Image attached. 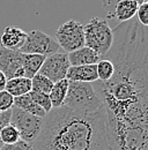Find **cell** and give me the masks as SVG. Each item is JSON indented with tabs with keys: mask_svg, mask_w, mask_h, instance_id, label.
<instances>
[{
	"mask_svg": "<svg viewBox=\"0 0 148 150\" xmlns=\"http://www.w3.org/2000/svg\"><path fill=\"white\" fill-rule=\"evenodd\" d=\"M0 137L4 144H14L21 140L18 131L11 124L0 129Z\"/></svg>",
	"mask_w": 148,
	"mask_h": 150,
	"instance_id": "obj_20",
	"label": "cell"
},
{
	"mask_svg": "<svg viewBox=\"0 0 148 150\" xmlns=\"http://www.w3.org/2000/svg\"><path fill=\"white\" fill-rule=\"evenodd\" d=\"M4 146V143H2V141H1V137H0V148Z\"/></svg>",
	"mask_w": 148,
	"mask_h": 150,
	"instance_id": "obj_28",
	"label": "cell"
},
{
	"mask_svg": "<svg viewBox=\"0 0 148 150\" xmlns=\"http://www.w3.org/2000/svg\"><path fill=\"white\" fill-rule=\"evenodd\" d=\"M0 46H1V45H0Z\"/></svg>",
	"mask_w": 148,
	"mask_h": 150,
	"instance_id": "obj_29",
	"label": "cell"
},
{
	"mask_svg": "<svg viewBox=\"0 0 148 150\" xmlns=\"http://www.w3.org/2000/svg\"><path fill=\"white\" fill-rule=\"evenodd\" d=\"M31 146L33 150H110L103 106L96 111L52 109Z\"/></svg>",
	"mask_w": 148,
	"mask_h": 150,
	"instance_id": "obj_2",
	"label": "cell"
},
{
	"mask_svg": "<svg viewBox=\"0 0 148 150\" xmlns=\"http://www.w3.org/2000/svg\"><path fill=\"white\" fill-rule=\"evenodd\" d=\"M6 82H7V79L6 76L4 75V73L0 71V91L5 90V87H6Z\"/></svg>",
	"mask_w": 148,
	"mask_h": 150,
	"instance_id": "obj_27",
	"label": "cell"
},
{
	"mask_svg": "<svg viewBox=\"0 0 148 150\" xmlns=\"http://www.w3.org/2000/svg\"><path fill=\"white\" fill-rule=\"evenodd\" d=\"M29 96L31 97V99L36 103L38 106H41L46 113H49L53 108L50 100V97L48 94H43V93H38V91H34L31 90L29 93Z\"/></svg>",
	"mask_w": 148,
	"mask_h": 150,
	"instance_id": "obj_21",
	"label": "cell"
},
{
	"mask_svg": "<svg viewBox=\"0 0 148 150\" xmlns=\"http://www.w3.org/2000/svg\"><path fill=\"white\" fill-rule=\"evenodd\" d=\"M85 46L105 56L112 45L113 33L105 20L92 18L83 25Z\"/></svg>",
	"mask_w": 148,
	"mask_h": 150,
	"instance_id": "obj_4",
	"label": "cell"
},
{
	"mask_svg": "<svg viewBox=\"0 0 148 150\" xmlns=\"http://www.w3.org/2000/svg\"><path fill=\"white\" fill-rule=\"evenodd\" d=\"M14 106V97L6 90L0 91V111L12 110Z\"/></svg>",
	"mask_w": 148,
	"mask_h": 150,
	"instance_id": "obj_22",
	"label": "cell"
},
{
	"mask_svg": "<svg viewBox=\"0 0 148 150\" xmlns=\"http://www.w3.org/2000/svg\"><path fill=\"white\" fill-rule=\"evenodd\" d=\"M63 106L81 111H96L102 108V102L92 83L68 81Z\"/></svg>",
	"mask_w": 148,
	"mask_h": 150,
	"instance_id": "obj_3",
	"label": "cell"
},
{
	"mask_svg": "<svg viewBox=\"0 0 148 150\" xmlns=\"http://www.w3.org/2000/svg\"><path fill=\"white\" fill-rule=\"evenodd\" d=\"M44 118H39L30 113L24 112L18 108H12L11 125H13L20 133L22 141L33 143L39 135Z\"/></svg>",
	"mask_w": 148,
	"mask_h": 150,
	"instance_id": "obj_5",
	"label": "cell"
},
{
	"mask_svg": "<svg viewBox=\"0 0 148 150\" xmlns=\"http://www.w3.org/2000/svg\"><path fill=\"white\" fill-rule=\"evenodd\" d=\"M11 117H12V110L0 111V129L11 124Z\"/></svg>",
	"mask_w": 148,
	"mask_h": 150,
	"instance_id": "obj_26",
	"label": "cell"
},
{
	"mask_svg": "<svg viewBox=\"0 0 148 150\" xmlns=\"http://www.w3.org/2000/svg\"><path fill=\"white\" fill-rule=\"evenodd\" d=\"M67 56H68L71 66L96 65L102 59V56H100L96 51H94L87 46H83L79 50L70 52V53H67Z\"/></svg>",
	"mask_w": 148,
	"mask_h": 150,
	"instance_id": "obj_13",
	"label": "cell"
},
{
	"mask_svg": "<svg viewBox=\"0 0 148 150\" xmlns=\"http://www.w3.org/2000/svg\"><path fill=\"white\" fill-rule=\"evenodd\" d=\"M27 39V33L18 27H6L0 36V45L5 49L18 51Z\"/></svg>",
	"mask_w": 148,
	"mask_h": 150,
	"instance_id": "obj_10",
	"label": "cell"
},
{
	"mask_svg": "<svg viewBox=\"0 0 148 150\" xmlns=\"http://www.w3.org/2000/svg\"><path fill=\"white\" fill-rule=\"evenodd\" d=\"M108 53L110 80L92 83L107 118L110 150H148V28L137 18L117 24Z\"/></svg>",
	"mask_w": 148,
	"mask_h": 150,
	"instance_id": "obj_1",
	"label": "cell"
},
{
	"mask_svg": "<svg viewBox=\"0 0 148 150\" xmlns=\"http://www.w3.org/2000/svg\"><path fill=\"white\" fill-rule=\"evenodd\" d=\"M0 150H33V146L31 143L20 140L14 144H4Z\"/></svg>",
	"mask_w": 148,
	"mask_h": 150,
	"instance_id": "obj_25",
	"label": "cell"
},
{
	"mask_svg": "<svg viewBox=\"0 0 148 150\" xmlns=\"http://www.w3.org/2000/svg\"><path fill=\"white\" fill-rule=\"evenodd\" d=\"M138 8L139 4L135 0H122L115 6L110 20L118 22V24L130 21L131 19L135 18Z\"/></svg>",
	"mask_w": 148,
	"mask_h": 150,
	"instance_id": "obj_12",
	"label": "cell"
},
{
	"mask_svg": "<svg viewBox=\"0 0 148 150\" xmlns=\"http://www.w3.org/2000/svg\"><path fill=\"white\" fill-rule=\"evenodd\" d=\"M53 87V82L50 81L48 77L44 75L37 73L33 79H31V90L43 93V94H50L51 89Z\"/></svg>",
	"mask_w": 148,
	"mask_h": 150,
	"instance_id": "obj_18",
	"label": "cell"
},
{
	"mask_svg": "<svg viewBox=\"0 0 148 150\" xmlns=\"http://www.w3.org/2000/svg\"><path fill=\"white\" fill-rule=\"evenodd\" d=\"M119 1H122V0H102V5H103V8H104V11H105V13H107V19L108 20L111 19V15H112V13H113V8H115V6H116ZM135 1L140 5V4H142V2L146 1V0H135Z\"/></svg>",
	"mask_w": 148,
	"mask_h": 150,
	"instance_id": "obj_24",
	"label": "cell"
},
{
	"mask_svg": "<svg viewBox=\"0 0 148 150\" xmlns=\"http://www.w3.org/2000/svg\"><path fill=\"white\" fill-rule=\"evenodd\" d=\"M67 89H68V80L67 79L60 80V81L53 83V87L49 94L53 109H58V108L63 106L66 94H67Z\"/></svg>",
	"mask_w": 148,
	"mask_h": 150,
	"instance_id": "obj_17",
	"label": "cell"
},
{
	"mask_svg": "<svg viewBox=\"0 0 148 150\" xmlns=\"http://www.w3.org/2000/svg\"><path fill=\"white\" fill-rule=\"evenodd\" d=\"M5 90L13 97H20L29 94L31 91V79H28L26 76L9 79L6 82Z\"/></svg>",
	"mask_w": 148,
	"mask_h": 150,
	"instance_id": "obj_14",
	"label": "cell"
},
{
	"mask_svg": "<svg viewBox=\"0 0 148 150\" xmlns=\"http://www.w3.org/2000/svg\"><path fill=\"white\" fill-rule=\"evenodd\" d=\"M14 106L24 112H28L39 118H44L46 115V112L31 99L29 94L20 96V97H14Z\"/></svg>",
	"mask_w": 148,
	"mask_h": 150,
	"instance_id": "obj_15",
	"label": "cell"
},
{
	"mask_svg": "<svg viewBox=\"0 0 148 150\" xmlns=\"http://www.w3.org/2000/svg\"><path fill=\"white\" fill-rule=\"evenodd\" d=\"M59 49L60 46L55 37L41 30H31L27 34V39L18 51L24 54H41L49 57L56 53Z\"/></svg>",
	"mask_w": 148,
	"mask_h": 150,
	"instance_id": "obj_7",
	"label": "cell"
},
{
	"mask_svg": "<svg viewBox=\"0 0 148 150\" xmlns=\"http://www.w3.org/2000/svg\"><path fill=\"white\" fill-rule=\"evenodd\" d=\"M96 68H97V76H98V81H108L110 80L113 75V65L110 60L102 58L97 64H96Z\"/></svg>",
	"mask_w": 148,
	"mask_h": 150,
	"instance_id": "obj_19",
	"label": "cell"
},
{
	"mask_svg": "<svg viewBox=\"0 0 148 150\" xmlns=\"http://www.w3.org/2000/svg\"><path fill=\"white\" fill-rule=\"evenodd\" d=\"M46 57L41 54H24L23 53V72L24 76L33 79L39 72Z\"/></svg>",
	"mask_w": 148,
	"mask_h": 150,
	"instance_id": "obj_16",
	"label": "cell"
},
{
	"mask_svg": "<svg viewBox=\"0 0 148 150\" xmlns=\"http://www.w3.org/2000/svg\"><path fill=\"white\" fill-rule=\"evenodd\" d=\"M135 18H137L138 22L141 25L148 28V0L144 1L142 4L139 5V8H138Z\"/></svg>",
	"mask_w": 148,
	"mask_h": 150,
	"instance_id": "obj_23",
	"label": "cell"
},
{
	"mask_svg": "<svg viewBox=\"0 0 148 150\" xmlns=\"http://www.w3.org/2000/svg\"><path fill=\"white\" fill-rule=\"evenodd\" d=\"M71 67L67 53L56 52L51 56L46 57L41 69L39 74L44 75L53 83L66 79L68 68Z\"/></svg>",
	"mask_w": 148,
	"mask_h": 150,
	"instance_id": "obj_8",
	"label": "cell"
},
{
	"mask_svg": "<svg viewBox=\"0 0 148 150\" xmlns=\"http://www.w3.org/2000/svg\"><path fill=\"white\" fill-rule=\"evenodd\" d=\"M0 71L7 80L24 76L23 53L0 46Z\"/></svg>",
	"mask_w": 148,
	"mask_h": 150,
	"instance_id": "obj_9",
	"label": "cell"
},
{
	"mask_svg": "<svg viewBox=\"0 0 148 150\" xmlns=\"http://www.w3.org/2000/svg\"><path fill=\"white\" fill-rule=\"evenodd\" d=\"M66 79L68 81L75 82H87L94 83L98 80L96 65H86V66H71L67 71Z\"/></svg>",
	"mask_w": 148,
	"mask_h": 150,
	"instance_id": "obj_11",
	"label": "cell"
},
{
	"mask_svg": "<svg viewBox=\"0 0 148 150\" xmlns=\"http://www.w3.org/2000/svg\"><path fill=\"white\" fill-rule=\"evenodd\" d=\"M55 38L59 46L63 47L67 53L79 50L85 46L83 24L78 21L70 20L57 29Z\"/></svg>",
	"mask_w": 148,
	"mask_h": 150,
	"instance_id": "obj_6",
	"label": "cell"
}]
</instances>
